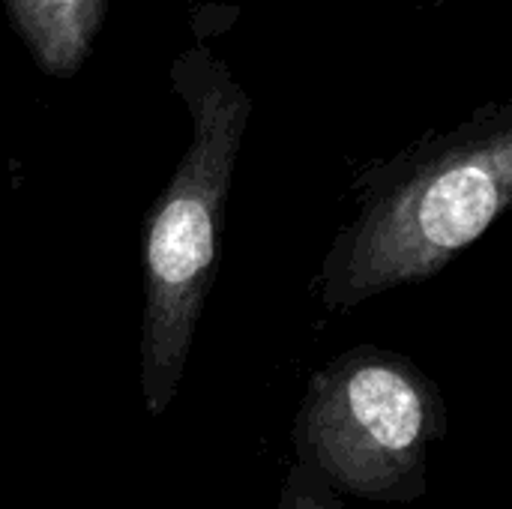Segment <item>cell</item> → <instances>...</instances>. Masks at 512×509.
<instances>
[{
	"instance_id": "cell-1",
	"label": "cell",
	"mask_w": 512,
	"mask_h": 509,
	"mask_svg": "<svg viewBox=\"0 0 512 509\" xmlns=\"http://www.w3.org/2000/svg\"><path fill=\"white\" fill-rule=\"evenodd\" d=\"M315 273L327 312H351L381 294L438 276L512 204V108L483 105L450 132L363 168Z\"/></svg>"
},
{
	"instance_id": "cell-2",
	"label": "cell",
	"mask_w": 512,
	"mask_h": 509,
	"mask_svg": "<svg viewBox=\"0 0 512 509\" xmlns=\"http://www.w3.org/2000/svg\"><path fill=\"white\" fill-rule=\"evenodd\" d=\"M171 81L189 108L192 138L144 219L141 396L162 417L180 393L195 333L219 270L222 216L237 156L252 120V96L207 45L171 63Z\"/></svg>"
},
{
	"instance_id": "cell-3",
	"label": "cell",
	"mask_w": 512,
	"mask_h": 509,
	"mask_svg": "<svg viewBox=\"0 0 512 509\" xmlns=\"http://www.w3.org/2000/svg\"><path fill=\"white\" fill-rule=\"evenodd\" d=\"M447 432L444 390L417 360L357 345L312 372L291 444L336 498L408 507L426 495L429 450Z\"/></svg>"
},
{
	"instance_id": "cell-4",
	"label": "cell",
	"mask_w": 512,
	"mask_h": 509,
	"mask_svg": "<svg viewBox=\"0 0 512 509\" xmlns=\"http://www.w3.org/2000/svg\"><path fill=\"white\" fill-rule=\"evenodd\" d=\"M33 63L51 78L75 75L105 21L108 0H3Z\"/></svg>"
},
{
	"instance_id": "cell-5",
	"label": "cell",
	"mask_w": 512,
	"mask_h": 509,
	"mask_svg": "<svg viewBox=\"0 0 512 509\" xmlns=\"http://www.w3.org/2000/svg\"><path fill=\"white\" fill-rule=\"evenodd\" d=\"M276 509H345L342 498H336L306 465L291 462L282 489H279V501Z\"/></svg>"
}]
</instances>
